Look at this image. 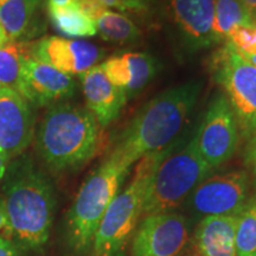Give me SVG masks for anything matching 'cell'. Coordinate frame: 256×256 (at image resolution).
Listing matches in <instances>:
<instances>
[{
    "label": "cell",
    "instance_id": "1",
    "mask_svg": "<svg viewBox=\"0 0 256 256\" xmlns=\"http://www.w3.org/2000/svg\"><path fill=\"white\" fill-rule=\"evenodd\" d=\"M6 232L25 250L38 252L50 238L56 198L51 182L32 156L11 159L2 183Z\"/></svg>",
    "mask_w": 256,
    "mask_h": 256
},
{
    "label": "cell",
    "instance_id": "2",
    "mask_svg": "<svg viewBox=\"0 0 256 256\" xmlns=\"http://www.w3.org/2000/svg\"><path fill=\"white\" fill-rule=\"evenodd\" d=\"M202 88L200 81H188L154 96L118 136L108 154L132 168L142 156L174 144L190 119Z\"/></svg>",
    "mask_w": 256,
    "mask_h": 256
},
{
    "label": "cell",
    "instance_id": "3",
    "mask_svg": "<svg viewBox=\"0 0 256 256\" xmlns=\"http://www.w3.org/2000/svg\"><path fill=\"white\" fill-rule=\"evenodd\" d=\"M34 140L38 156L50 170L74 171L98 153L101 126L87 108L62 101L46 112Z\"/></svg>",
    "mask_w": 256,
    "mask_h": 256
},
{
    "label": "cell",
    "instance_id": "4",
    "mask_svg": "<svg viewBox=\"0 0 256 256\" xmlns=\"http://www.w3.org/2000/svg\"><path fill=\"white\" fill-rule=\"evenodd\" d=\"M142 156L138 162L133 178L118 192L102 217L92 241V256H124L142 217V206L153 176L172 148Z\"/></svg>",
    "mask_w": 256,
    "mask_h": 256
},
{
    "label": "cell",
    "instance_id": "5",
    "mask_svg": "<svg viewBox=\"0 0 256 256\" xmlns=\"http://www.w3.org/2000/svg\"><path fill=\"white\" fill-rule=\"evenodd\" d=\"M130 168L108 154L80 188L66 217V242L78 255L92 252L96 230Z\"/></svg>",
    "mask_w": 256,
    "mask_h": 256
},
{
    "label": "cell",
    "instance_id": "6",
    "mask_svg": "<svg viewBox=\"0 0 256 256\" xmlns=\"http://www.w3.org/2000/svg\"><path fill=\"white\" fill-rule=\"evenodd\" d=\"M212 172L198 152L194 136L182 146L174 144L153 176L142 217L177 209Z\"/></svg>",
    "mask_w": 256,
    "mask_h": 256
},
{
    "label": "cell",
    "instance_id": "7",
    "mask_svg": "<svg viewBox=\"0 0 256 256\" xmlns=\"http://www.w3.org/2000/svg\"><path fill=\"white\" fill-rule=\"evenodd\" d=\"M209 69L232 106L240 136L248 142L256 133V68L230 42H224L210 56Z\"/></svg>",
    "mask_w": 256,
    "mask_h": 256
},
{
    "label": "cell",
    "instance_id": "8",
    "mask_svg": "<svg viewBox=\"0 0 256 256\" xmlns=\"http://www.w3.org/2000/svg\"><path fill=\"white\" fill-rule=\"evenodd\" d=\"M249 198V177L242 170L220 172L204 179L185 200L190 217L235 216Z\"/></svg>",
    "mask_w": 256,
    "mask_h": 256
},
{
    "label": "cell",
    "instance_id": "9",
    "mask_svg": "<svg viewBox=\"0 0 256 256\" xmlns=\"http://www.w3.org/2000/svg\"><path fill=\"white\" fill-rule=\"evenodd\" d=\"M194 136L198 152L212 171L235 154L240 142L238 124L222 92L210 100Z\"/></svg>",
    "mask_w": 256,
    "mask_h": 256
},
{
    "label": "cell",
    "instance_id": "10",
    "mask_svg": "<svg viewBox=\"0 0 256 256\" xmlns=\"http://www.w3.org/2000/svg\"><path fill=\"white\" fill-rule=\"evenodd\" d=\"M190 226L176 211L142 217L130 240V256H179L191 240Z\"/></svg>",
    "mask_w": 256,
    "mask_h": 256
},
{
    "label": "cell",
    "instance_id": "11",
    "mask_svg": "<svg viewBox=\"0 0 256 256\" xmlns=\"http://www.w3.org/2000/svg\"><path fill=\"white\" fill-rule=\"evenodd\" d=\"M216 0H168V12L182 49L186 54L215 46L212 36Z\"/></svg>",
    "mask_w": 256,
    "mask_h": 256
},
{
    "label": "cell",
    "instance_id": "12",
    "mask_svg": "<svg viewBox=\"0 0 256 256\" xmlns=\"http://www.w3.org/2000/svg\"><path fill=\"white\" fill-rule=\"evenodd\" d=\"M34 106L14 89L0 86V148L10 159L26 151L36 133Z\"/></svg>",
    "mask_w": 256,
    "mask_h": 256
},
{
    "label": "cell",
    "instance_id": "13",
    "mask_svg": "<svg viewBox=\"0 0 256 256\" xmlns=\"http://www.w3.org/2000/svg\"><path fill=\"white\" fill-rule=\"evenodd\" d=\"M28 49L34 58L70 76H81L104 56V51L90 42L58 36L40 38Z\"/></svg>",
    "mask_w": 256,
    "mask_h": 256
},
{
    "label": "cell",
    "instance_id": "14",
    "mask_svg": "<svg viewBox=\"0 0 256 256\" xmlns=\"http://www.w3.org/2000/svg\"><path fill=\"white\" fill-rule=\"evenodd\" d=\"M23 98L34 107H46L72 98L76 82L72 76L60 72L30 54L23 62Z\"/></svg>",
    "mask_w": 256,
    "mask_h": 256
},
{
    "label": "cell",
    "instance_id": "15",
    "mask_svg": "<svg viewBox=\"0 0 256 256\" xmlns=\"http://www.w3.org/2000/svg\"><path fill=\"white\" fill-rule=\"evenodd\" d=\"M107 78L122 89L127 98H136L151 83L159 72V64L148 52H124L100 64Z\"/></svg>",
    "mask_w": 256,
    "mask_h": 256
},
{
    "label": "cell",
    "instance_id": "16",
    "mask_svg": "<svg viewBox=\"0 0 256 256\" xmlns=\"http://www.w3.org/2000/svg\"><path fill=\"white\" fill-rule=\"evenodd\" d=\"M80 78L87 110L94 115L102 128L110 126L119 118L127 104L128 98L124 92L107 78L101 66H94Z\"/></svg>",
    "mask_w": 256,
    "mask_h": 256
},
{
    "label": "cell",
    "instance_id": "17",
    "mask_svg": "<svg viewBox=\"0 0 256 256\" xmlns=\"http://www.w3.org/2000/svg\"><path fill=\"white\" fill-rule=\"evenodd\" d=\"M44 0H0V23L11 42L30 43L46 32Z\"/></svg>",
    "mask_w": 256,
    "mask_h": 256
},
{
    "label": "cell",
    "instance_id": "18",
    "mask_svg": "<svg viewBox=\"0 0 256 256\" xmlns=\"http://www.w3.org/2000/svg\"><path fill=\"white\" fill-rule=\"evenodd\" d=\"M235 216H210L198 222L192 242L196 256H238Z\"/></svg>",
    "mask_w": 256,
    "mask_h": 256
},
{
    "label": "cell",
    "instance_id": "19",
    "mask_svg": "<svg viewBox=\"0 0 256 256\" xmlns=\"http://www.w3.org/2000/svg\"><path fill=\"white\" fill-rule=\"evenodd\" d=\"M252 14L241 0H216L212 36L215 46L223 44L232 30L238 26H252Z\"/></svg>",
    "mask_w": 256,
    "mask_h": 256
},
{
    "label": "cell",
    "instance_id": "20",
    "mask_svg": "<svg viewBox=\"0 0 256 256\" xmlns=\"http://www.w3.org/2000/svg\"><path fill=\"white\" fill-rule=\"evenodd\" d=\"M49 20L54 28L68 38H88L98 34L96 24L78 6L46 8Z\"/></svg>",
    "mask_w": 256,
    "mask_h": 256
},
{
    "label": "cell",
    "instance_id": "21",
    "mask_svg": "<svg viewBox=\"0 0 256 256\" xmlns=\"http://www.w3.org/2000/svg\"><path fill=\"white\" fill-rule=\"evenodd\" d=\"M30 43L10 42L0 48V86L14 89L23 96V62L30 54Z\"/></svg>",
    "mask_w": 256,
    "mask_h": 256
},
{
    "label": "cell",
    "instance_id": "22",
    "mask_svg": "<svg viewBox=\"0 0 256 256\" xmlns=\"http://www.w3.org/2000/svg\"><path fill=\"white\" fill-rule=\"evenodd\" d=\"M96 30L102 40L112 43H136L142 38V31L127 16L106 10L95 20Z\"/></svg>",
    "mask_w": 256,
    "mask_h": 256
},
{
    "label": "cell",
    "instance_id": "23",
    "mask_svg": "<svg viewBox=\"0 0 256 256\" xmlns=\"http://www.w3.org/2000/svg\"><path fill=\"white\" fill-rule=\"evenodd\" d=\"M235 241L238 256H256V191L238 215Z\"/></svg>",
    "mask_w": 256,
    "mask_h": 256
},
{
    "label": "cell",
    "instance_id": "24",
    "mask_svg": "<svg viewBox=\"0 0 256 256\" xmlns=\"http://www.w3.org/2000/svg\"><path fill=\"white\" fill-rule=\"evenodd\" d=\"M226 42H230L241 55H256V26L236 28Z\"/></svg>",
    "mask_w": 256,
    "mask_h": 256
},
{
    "label": "cell",
    "instance_id": "25",
    "mask_svg": "<svg viewBox=\"0 0 256 256\" xmlns=\"http://www.w3.org/2000/svg\"><path fill=\"white\" fill-rule=\"evenodd\" d=\"M78 8L94 22L107 10V8H104V5L96 2V0H80Z\"/></svg>",
    "mask_w": 256,
    "mask_h": 256
},
{
    "label": "cell",
    "instance_id": "26",
    "mask_svg": "<svg viewBox=\"0 0 256 256\" xmlns=\"http://www.w3.org/2000/svg\"><path fill=\"white\" fill-rule=\"evenodd\" d=\"M244 164L250 168L256 185V133L248 140L244 150Z\"/></svg>",
    "mask_w": 256,
    "mask_h": 256
},
{
    "label": "cell",
    "instance_id": "27",
    "mask_svg": "<svg viewBox=\"0 0 256 256\" xmlns=\"http://www.w3.org/2000/svg\"><path fill=\"white\" fill-rule=\"evenodd\" d=\"M124 10L130 11H145L150 8L152 0H119Z\"/></svg>",
    "mask_w": 256,
    "mask_h": 256
},
{
    "label": "cell",
    "instance_id": "28",
    "mask_svg": "<svg viewBox=\"0 0 256 256\" xmlns=\"http://www.w3.org/2000/svg\"><path fill=\"white\" fill-rule=\"evenodd\" d=\"M0 256H18L17 248L11 240L0 238Z\"/></svg>",
    "mask_w": 256,
    "mask_h": 256
},
{
    "label": "cell",
    "instance_id": "29",
    "mask_svg": "<svg viewBox=\"0 0 256 256\" xmlns=\"http://www.w3.org/2000/svg\"><path fill=\"white\" fill-rule=\"evenodd\" d=\"M80 0H44L46 8H69L78 6Z\"/></svg>",
    "mask_w": 256,
    "mask_h": 256
},
{
    "label": "cell",
    "instance_id": "30",
    "mask_svg": "<svg viewBox=\"0 0 256 256\" xmlns=\"http://www.w3.org/2000/svg\"><path fill=\"white\" fill-rule=\"evenodd\" d=\"M10 160H11V159H10L8 153H6L5 151H2V150L0 148V182L4 179V176L6 174V168H8Z\"/></svg>",
    "mask_w": 256,
    "mask_h": 256
},
{
    "label": "cell",
    "instance_id": "31",
    "mask_svg": "<svg viewBox=\"0 0 256 256\" xmlns=\"http://www.w3.org/2000/svg\"><path fill=\"white\" fill-rule=\"evenodd\" d=\"M96 2H98L100 4H102L104 8H112L115 10H119V11H126L119 0H96Z\"/></svg>",
    "mask_w": 256,
    "mask_h": 256
},
{
    "label": "cell",
    "instance_id": "32",
    "mask_svg": "<svg viewBox=\"0 0 256 256\" xmlns=\"http://www.w3.org/2000/svg\"><path fill=\"white\" fill-rule=\"evenodd\" d=\"M6 224H8V220H6L4 200H2V198H0V232L2 229L6 230Z\"/></svg>",
    "mask_w": 256,
    "mask_h": 256
},
{
    "label": "cell",
    "instance_id": "33",
    "mask_svg": "<svg viewBox=\"0 0 256 256\" xmlns=\"http://www.w3.org/2000/svg\"><path fill=\"white\" fill-rule=\"evenodd\" d=\"M10 42H11V40H10L8 34H6L5 28H2V23H0V48L6 46V44L10 43Z\"/></svg>",
    "mask_w": 256,
    "mask_h": 256
},
{
    "label": "cell",
    "instance_id": "34",
    "mask_svg": "<svg viewBox=\"0 0 256 256\" xmlns=\"http://www.w3.org/2000/svg\"><path fill=\"white\" fill-rule=\"evenodd\" d=\"M241 2L250 14H252L256 10V0H241Z\"/></svg>",
    "mask_w": 256,
    "mask_h": 256
},
{
    "label": "cell",
    "instance_id": "35",
    "mask_svg": "<svg viewBox=\"0 0 256 256\" xmlns=\"http://www.w3.org/2000/svg\"><path fill=\"white\" fill-rule=\"evenodd\" d=\"M241 56L244 57V58L252 64V66H254L256 68V55H241Z\"/></svg>",
    "mask_w": 256,
    "mask_h": 256
},
{
    "label": "cell",
    "instance_id": "36",
    "mask_svg": "<svg viewBox=\"0 0 256 256\" xmlns=\"http://www.w3.org/2000/svg\"><path fill=\"white\" fill-rule=\"evenodd\" d=\"M252 23H254V25L256 26V10L252 14Z\"/></svg>",
    "mask_w": 256,
    "mask_h": 256
},
{
    "label": "cell",
    "instance_id": "37",
    "mask_svg": "<svg viewBox=\"0 0 256 256\" xmlns=\"http://www.w3.org/2000/svg\"><path fill=\"white\" fill-rule=\"evenodd\" d=\"M188 256H196V255H188Z\"/></svg>",
    "mask_w": 256,
    "mask_h": 256
}]
</instances>
